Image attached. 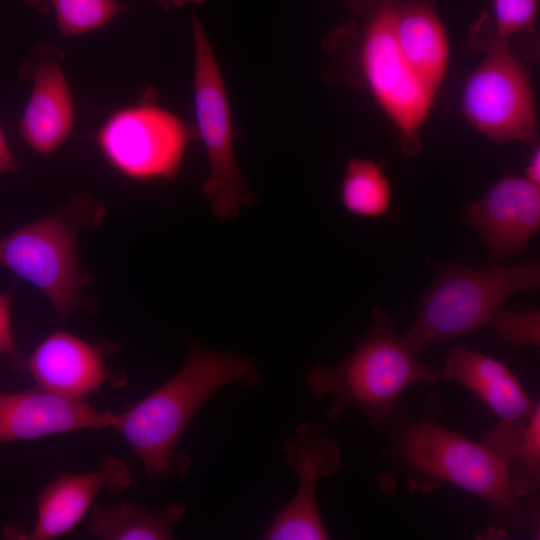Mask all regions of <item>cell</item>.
<instances>
[{"label":"cell","mask_w":540,"mask_h":540,"mask_svg":"<svg viewBox=\"0 0 540 540\" xmlns=\"http://www.w3.org/2000/svg\"><path fill=\"white\" fill-rule=\"evenodd\" d=\"M131 483L128 465L114 456H106L98 467L82 474H64L41 490L37 516L29 540H52L75 528L102 491L119 493Z\"/></svg>","instance_id":"15"},{"label":"cell","mask_w":540,"mask_h":540,"mask_svg":"<svg viewBox=\"0 0 540 540\" xmlns=\"http://www.w3.org/2000/svg\"><path fill=\"white\" fill-rule=\"evenodd\" d=\"M186 512L181 502L159 510L127 501L109 507L92 506L87 533L100 540H170Z\"/></svg>","instance_id":"19"},{"label":"cell","mask_w":540,"mask_h":540,"mask_svg":"<svg viewBox=\"0 0 540 540\" xmlns=\"http://www.w3.org/2000/svg\"><path fill=\"white\" fill-rule=\"evenodd\" d=\"M461 109L468 123L497 142L536 140L538 122L530 74L509 41L496 36L467 77Z\"/></svg>","instance_id":"9"},{"label":"cell","mask_w":540,"mask_h":540,"mask_svg":"<svg viewBox=\"0 0 540 540\" xmlns=\"http://www.w3.org/2000/svg\"><path fill=\"white\" fill-rule=\"evenodd\" d=\"M64 59L65 53L59 46L42 42L32 48L18 67V77L31 82L19 133L41 155L56 151L74 125L73 97L62 69Z\"/></svg>","instance_id":"11"},{"label":"cell","mask_w":540,"mask_h":540,"mask_svg":"<svg viewBox=\"0 0 540 540\" xmlns=\"http://www.w3.org/2000/svg\"><path fill=\"white\" fill-rule=\"evenodd\" d=\"M465 221L480 235L489 258L500 262L525 250L540 229V186L506 175L469 205Z\"/></svg>","instance_id":"12"},{"label":"cell","mask_w":540,"mask_h":540,"mask_svg":"<svg viewBox=\"0 0 540 540\" xmlns=\"http://www.w3.org/2000/svg\"><path fill=\"white\" fill-rule=\"evenodd\" d=\"M340 200L345 210L361 218L386 215L393 193L383 166L370 159L352 158L341 181Z\"/></svg>","instance_id":"20"},{"label":"cell","mask_w":540,"mask_h":540,"mask_svg":"<svg viewBox=\"0 0 540 540\" xmlns=\"http://www.w3.org/2000/svg\"><path fill=\"white\" fill-rule=\"evenodd\" d=\"M539 286L537 258L486 268L447 265L438 270L414 324L400 338L414 354L424 353L440 341L491 326L509 297Z\"/></svg>","instance_id":"5"},{"label":"cell","mask_w":540,"mask_h":540,"mask_svg":"<svg viewBox=\"0 0 540 540\" xmlns=\"http://www.w3.org/2000/svg\"><path fill=\"white\" fill-rule=\"evenodd\" d=\"M480 442L502 463L509 483L520 499L539 497L540 488V403L514 422L499 421Z\"/></svg>","instance_id":"18"},{"label":"cell","mask_w":540,"mask_h":540,"mask_svg":"<svg viewBox=\"0 0 540 540\" xmlns=\"http://www.w3.org/2000/svg\"><path fill=\"white\" fill-rule=\"evenodd\" d=\"M195 136L194 126L162 107L148 90L135 104L110 115L96 141L114 170L149 181L175 177Z\"/></svg>","instance_id":"8"},{"label":"cell","mask_w":540,"mask_h":540,"mask_svg":"<svg viewBox=\"0 0 540 540\" xmlns=\"http://www.w3.org/2000/svg\"><path fill=\"white\" fill-rule=\"evenodd\" d=\"M15 351L11 325V294L0 292V353L14 356Z\"/></svg>","instance_id":"24"},{"label":"cell","mask_w":540,"mask_h":540,"mask_svg":"<svg viewBox=\"0 0 540 540\" xmlns=\"http://www.w3.org/2000/svg\"><path fill=\"white\" fill-rule=\"evenodd\" d=\"M539 0H493L496 37L509 41L515 34L533 31Z\"/></svg>","instance_id":"23"},{"label":"cell","mask_w":540,"mask_h":540,"mask_svg":"<svg viewBox=\"0 0 540 540\" xmlns=\"http://www.w3.org/2000/svg\"><path fill=\"white\" fill-rule=\"evenodd\" d=\"M160 6L166 10L177 9L187 4H201L205 0H155Z\"/></svg>","instance_id":"27"},{"label":"cell","mask_w":540,"mask_h":540,"mask_svg":"<svg viewBox=\"0 0 540 540\" xmlns=\"http://www.w3.org/2000/svg\"><path fill=\"white\" fill-rule=\"evenodd\" d=\"M193 103L196 135L209 164L201 186L219 221L235 219L241 207L253 205L234 154V127L224 77L206 29L193 14Z\"/></svg>","instance_id":"6"},{"label":"cell","mask_w":540,"mask_h":540,"mask_svg":"<svg viewBox=\"0 0 540 540\" xmlns=\"http://www.w3.org/2000/svg\"><path fill=\"white\" fill-rule=\"evenodd\" d=\"M394 34L398 48L410 67L426 85L438 92L449 67L450 43L432 2L398 1Z\"/></svg>","instance_id":"17"},{"label":"cell","mask_w":540,"mask_h":540,"mask_svg":"<svg viewBox=\"0 0 540 540\" xmlns=\"http://www.w3.org/2000/svg\"><path fill=\"white\" fill-rule=\"evenodd\" d=\"M20 166V161L10 150L0 127V174L6 172H16L19 170Z\"/></svg>","instance_id":"25"},{"label":"cell","mask_w":540,"mask_h":540,"mask_svg":"<svg viewBox=\"0 0 540 540\" xmlns=\"http://www.w3.org/2000/svg\"><path fill=\"white\" fill-rule=\"evenodd\" d=\"M116 414L37 387L0 394V444L82 429L112 428Z\"/></svg>","instance_id":"13"},{"label":"cell","mask_w":540,"mask_h":540,"mask_svg":"<svg viewBox=\"0 0 540 540\" xmlns=\"http://www.w3.org/2000/svg\"><path fill=\"white\" fill-rule=\"evenodd\" d=\"M525 177L535 185L540 186V149L538 145L529 157Z\"/></svg>","instance_id":"26"},{"label":"cell","mask_w":540,"mask_h":540,"mask_svg":"<svg viewBox=\"0 0 540 540\" xmlns=\"http://www.w3.org/2000/svg\"><path fill=\"white\" fill-rule=\"evenodd\" d=\"M539 311L533 308L504 311L495 316L494 327L498 340L513 347L539 346Z\"/></svg>","instance_id":"22"},{"label":"cell","mask_w":540,"mask_h":540,"mask_svg":"<svg viewBox=\"0 0 540 540\" xmlns=\"http://www.w3.org/2000/svg\"><path fill=\"white\" fill-rule=\"evenodd\" d=\"M283 453L298 487L260 539H329L318 507L316 487L319 479L334 475L342 467L343 455L338 443L318 424L302 422L285 439Z\"/></svg>","instance_id":"10"},{"label":"cell","mask_w":540,"mask_h":540,"mask_svg":"<svg viewBox=\"0 0 540 540\" xmlns=\"http://www.w3.org/2000/svg\"><path fill=\"white\" fill-rule=\"evenodd\" d=\"M105 207L86 192L41 218L0 237V266L37 288L60 321L88 305L83 289L92 282L78 261L77 241L83 230L96 229Z\"/></svg>","instance_id":"4"},{"label":"cell","mask_w":540,"mask_h":540,"mask_svg":"<svg viewBox=\"0 0 540 540\" xmlns=\"http://www.w3.org/2000/svg\"><path fill=\"white\" fill-rule=\"evenodd\" d=\"M260 378L251 358L191 343L181 368L148 396L116 414L112 428L134 451L148 479H184L191 459L177 452L176 446L196 413L224 386L255 387Z\"/></svg>","instance_id":"2"},{"label":"cell","mask_w":540,"mask_h":540,"mask_svg":"<svg viewBox=\"0 0 540 540\" xmlns=\"http://www.w3.org/2000/svg\"><path fill=\"white\" fill-rule=\"evenodd\" d=\"M438 371L418 360L395 332L390 314L374 308L370 326L357 346L333 366L310 368L305 381L315 399L330 398L326 418L338 423L347 409H357L373 428L385 427L414 385L429 386Z\"/></svg>","instance_id":"3"},{"label":"cell","mask_w":540,"mask_h":540,"mask_svg":"<svg viewBox=\"0 0 540 540\" xmlns=\"http://www.w3.org/2000/svg\"><path fill=\"white\" fill-rule=\"evenodd\" d=\"M398 0H384L361 31L357 61L370 94L398 132L406 157L422 150L421 129L436 93L426 85L401 54L394 34Z\"/></svg>","instance_id":"7"},{"label":"cell","mask_w":540,"mask_h":540,"mask_svg":"<svg viewBox=\"0 0 540 540\" xmlns=\"http://www.w3.org/2000/svg\"><path fill=\"white\" fill-rule=\"evenodd\" d=\"M40 12L53 13L62 36H76L105 26L126 6L117 0H21Z\"/></svg>","instance_id":"21"},{"label":"cell","mask_w":540,"mask_h":540,"mask_svg":"<svg viewBox=\"0 0 540 540\" xmlns=\"http://www.w3.org/2000/svg\"><path fill=\"white\" fill-rule=\"evenodd\" d=\"M438 399L430 397L413 415L398 410L385 426V455L411 492L431 493L444 484L481 499L492 511L497 530L529 531L525 505L513 491L500 460L475 442L439 423Z\"/></svg>","instance_id":"1"},{"label":"cell","mask_w":540,"mask_h":540,"mask_svg":"<svg viewBox=\"0 0 540 540\" xmlns=\"http://www.w3.org/2000/svg\"><path fill=\"white\" fill-rule=\"evenodd\" d=\"M104 348L71 333L55 331L25 361L26 371L37 387L58 395L83 399L104 385L122 384L108 368Z\"/></svg>","instance_id":"14"},{"label":"cell","mask_w":540,"mask_h":540,"mask_svg":"<svg viewBox=\"0 0 540 540\" xmlns=\"http://www.w3.org/2000/svg\"><path fill=\"white\" fill-rule=\"evenodd\" d=\"M439 379L456 382L477 396L504 422L525 418L536 401L500 360L459 343L446 354Z\"/></svg>","instance_id":"16"}]
</instances>
